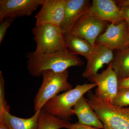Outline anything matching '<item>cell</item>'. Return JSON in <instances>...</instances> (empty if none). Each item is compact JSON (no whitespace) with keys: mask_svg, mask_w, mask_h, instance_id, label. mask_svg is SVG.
<instances>
[{"mask_svg":"<svg viewBox=\"0 0 129 129\" xmlns=\"http://www.w3.org/2000/svg\"><path fill=\"white\" fill-rule=\"evenodd\" d=\"M27 69L34 77L42 76L46 70L56 72H64L72 67H81L84 63L78 55L68 50L53 53H36L34 51L27 53Z\"/></svg>","mask_w":129,"mask_h":129,"instance_id":"1","label":"cell"},{"mask_svg":"<svg viewBox=\"0 0 129 129\" xmlns=\"http://www.w3.org/2000/svg\"><path fill=\"white\" fill-rule=\"evenodd\" d=\"M86 99L104 126L103 129H129V107H117L91 91Z\"/></svg>","mask_w":129,"mask_h":129,"instance_id":"2","label":"cell"},{"mask_svg":"<svg viewBox=\"0 0 129 129\" xmlns=\"http://www.w3.org/2000/svg\"><path fill=\"white\" fill-rule=\"evenodd\" d=\"M96 86L94 83L78 85L75 88L49 100L42 109L60 119L68 121L74 115L73 108L79 99Z\"/></svg>","mask_w":129,"mask_h":129,"instance_id":"3","label":"cell"},{"mask_svg":"<svg viewBox=\"0 0 129 129\" xmlns=\"http://www.w3.org/2000/svg\"><path fill=\"white\" fill-rule=\"evenodd\" d=\"M43 81L34 103L35 111H41L44 105L58 94L73 89V86L68 82V70L64 72H56L46 70L42 73Z\"/></svg>","mask_w":129,"mask_h":129,"instance_id":"4","label":"cell"},{"mask_svg":"<svg viewBox=\"0 0 129 129\" xmlns=\"http://www.w3.org/2000/svg\"><path fill=\"white\" fill-rule=\"evenodd\" d=\"M32 31L37 44L35 53H53L68 50L65 44V34L60 26L50 24L35 25Z\"/></svg>","mask_w":129,"mask_h":129,"instance_id":"5","label":"cell"},{"mask_svg":"<svg viewBox=\"0 0 129 129\" xmlns=\"http://www.w3.org/2000/svg\"><path fill=\"white\" fill-rule=\"evenodd\" d=\"M111 62L105 70L89 78L90 81L95 83L97 88L95 94L112 104L118 91V78L112 67Z\"/></svg>","mask_w":129,"mask_h":129,"instance_id":"6","label":"cell"},{"mask_svg":"<svg viewBox=\"0 0 129 129\" xmlns=\"http://www.w3.org/2000/svg\"><path fill=\"white\" fill-rule=\"evenodd\" d=\"M106 24V21L88 13L76 22L70 32L94 45Z\"/></svg>","mask_w":129,"mask_h":129,"instance_id":"7","label":"cell"},{"mask_svg":"<svg viewBox=\"0 0 129 129\" xmlns=\"http://www.w3.org/2000/svg\"><path fill=\"white\" fill-rule=\"evenodd\" d=\"M45 0H1L0 20L31 15Z\"/></svg>","mask_w":129,"mask_h":129,"instance_id":"8","label":"cell"},{"mask_svg":"<svg viewBox=\"0 0 129 129\" xmlns=\"http://www.w3.org/2000/svg\"><path fill=\"white\" fill-rule=\"evenodd\" d=\"M129 31L125 21L111 23L103 34L98 36L95 44H101L111 50H121L127 47Z\"/></svg>","mask_w":129,"mask_h":129,"instance_id":"9","label":"cell"},{"mask_svg":"<svg viewBox=\"0 0 129 129\" xmlns=\"http://www.w3.org/2000/svg\"><path fill=\"white\" fill-rule=\"evenodd\" d=\"M66 0H45L35 16L36 25L50 24L60 26L64 18Z\"/></svg>","mask_w":129,"mask_h":129,"instance_id":"10","label":"cell"},{"mask_svg":"<svg viewBox=\"0 0 129 129\" xmlns=\"http://www.w3.org/2000/svg\"><path fill=\"white\" fill-rule=\"evenodd\" d=\"M64 18L60 27L64 34L70 32L79 19L89 12L91 5L88 0H66Z\"/></svg>","mask_w":129,"mask_h":129,"instance_id":"11","label":"cell"},{"mask_svg":"<svg viewBox=\"0 0 129 129\" xmlns=\"http://www.w3.org/2000/svg\"><path fill=\"white\" fill-rule=\"evenodd\" d=\"M112 50L101 44H95L87 62L83 76L89 78L97 73L105 64H110L114 58Z\"/></svg>","mask_w":129,"mask_h":129,"instance_id":"12","label":"cell"},{"mask_svg":"<svg viewBox=\"0 0 129 129\" xmlns=\"http://www.w3.org/2000/svg\"><path fill=\"white\" fill-rule=\"evenodd\" d=\"M121 8L113 0H93L88 13L102 20L117 24L120 19Z\"/></svg>","mask_w":129,"mask_h":129,"instance_id":"13","label":"cell"},{"mask_svg":"<svg viewBox=\"0 0 129 129\" xmlns=\"http://www.w3.org/2000/svg\"><path fill=\"white\" fill-rule=\"evenodd\" d=\"M73 109V113L77 115L79 123L98 128L104 129L102 122L83 96L74 106Z\"/></svg>","mask_w":129,"mask_h":129,"instance_id":"14","label":"cell"},{"mask_svg":"<svg viewBox=\"0 0 129 129\" xmlns=\"http://www.w3.org/2000/svg\"><path fill=\"white\" fill-rule=\"evenodd\" d=\"M64 39L66 46L70 53L78 55H81L86 60L89 57L94 45L70 32L65 34Z\"/></svg>","mask_w":129,"mask_h":129,"instance_id":"15","label":"cell"},{"mask_svg":"<svg viewBox=\"0 0 129 129\" xmlns=\"http://www.w3.org/2000/svg\"><path fill=\"white\" fill-rule=\"evenodd\" d=\"M41 111H35L32 117L28 118L18 117L5 112L3 117V122L9 129H38Z\"/></svg>","mask_w":129,"mask_h":129,"instance_id":"16","label":"cell"},{"mask_svg":"<svg viewBox=\"0 0 129 129\" xmlns=\"http://www.w3.org/2000/svg\"><path fill=\"white\" fill-rule=\"evenodd\" d=\"M112 62L113 69L118 79L129 77V48L126 47L119 50Z\"/></svg>","mask_w":129,"mask_h":129,"instance_id":"17","label":"cell"},{"mask_svg":"<svg viewBox=\"0 0 129 129\" xmlns=\"http://www.w3.org/2000/svg\"><path fill=\"white\" fill-rule=\"evenodd\" d=\"M70 122L51 115L41 109L39 117L38 129L67 128Z\"/></svg>","mask_w":129,"mask_h":129,"instance_id":"18","label":"cell"},{"mask_svg":"<svg viewBox=\"0 0 129 129\" xmlns=\"http://www.w3.org/2000/svg\"><path fill=\"white\" fill-rule=\"evenodd\" d=\"M5 81L2 72L0 71V123H3V114L5 112H9L10 107L8 106L5 99Z\"/></svg>","mask_w":129,"mask_h":129,"instance_id":"19","label":"cell"},{"mask_svg":"<svg viewBox=\"0 0 129 129\" xmlns=\"http://www.w3.org/2000/svg\"><path fill=\"white\" fill-rule=\"evenodd\" d=\"M112 104L117 107H124L129 105V88L119 89L114 99Z\"/></svg>","mask_w":129,"mask_h":129,"instance_id":"20","label":"cell"},{"mask_svg":"<svg viewBox=\"0 0 129 129\" xmlns=\"http://www.w3.org/2000/svg\"><path fill=\"white\" fill-rule=\"evenodd\" d=\"M15 19L7 18L4 19L1 21L0 24V44L4 39L6 32L8 28L11 25L12 23L14 21Z\"/></svg>","mask_w":129,"mask_h":129,"instance_id":"21","label":"cell"},{"mask_svg":"<svg viewBox=\"0 0 129 129\" xmlns=\"http://www.w3.org/2000/svg\"><path fill=\"white\" fill-rule=\"evenodd\" d=\"M68 129H102L82 124L79 122L75 123H70L67 127Z\"/></svg>","mask_w":129,"mask_h":129,"instance_id":"22","label":"cell"},{"mask_svg":"<svg viewBox=\"0 0 129 129\" xmlns=\"http://www.w3.org/2000/svg\"><path fill=\"white\" fill-rule=\"evenodd\" d=\"M120 19L126 22L129 31V7L121 8Z\"/></svg>","mask_w":129,"mask_h":129,"instance_id":"23","label":"cell"},{"mask_svg":"<svg viewBox=\"0 0 129 129\" xmlns=\"http://www.w3.org/2000/svg\"><path fill=\"white\" fill-rule=\"evenodd\" d=\"M129 88V77L118 79V89Z\"/></svg>","mask_w":129,"mask_h":129,"instance_id":"24","label":"cell"},{"mask_svg":"<svg viewBox=\"0 0 129 129\" xmlns=\"http://www.w3.org/2000/svg\"><path fill=\"white\" fill-rule=\"evenodd\" d=\"M119 7L123 8L129 7V0H121L116 2Z\"/></svg>","mask_w":129,"mask_h":129,"instance_id":"25","label":"cell"},{"mask_svg":"<svg viewBox=\"0 0 129 129\" xmlns=\"http://www.w3.org/2000/svg\"><path fill=\"white\" fill-rule=\"evenodd\" d=\"M0 129H9L4 122L0 123Z\"/></svg>","mask_w":129,"mask_h":129,"instance_id":"26","label":"cell"},{"mask_svg":"<svg viewBox=\"0 0 129 129\" xmlns=\"http://www.w3.org/2000/svg\"><path fill=\"white\" fill-rule=\"evenodd\" d=\"M126 46H127V47H128L129 48V34L128 38V41H127V45H126Z\"/></svg>","mask_w":129,"mask_h":129,"instance_id":"27","label":"cell"}]
</instances>
